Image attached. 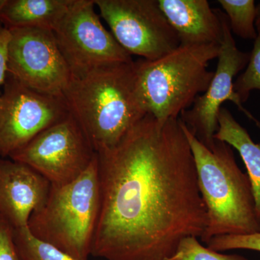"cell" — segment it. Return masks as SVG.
Instances as JSON below:
<instances>
[{
    "label": "cell",
    "instance_id": "obj_13",
    "mask_svg": "<svg viewBox=\"0 0 260 260\" xmlns=\"http://www.w3.org/2000/svg\"><path fill=\"white\" fill-rule=\"evenodd\" d=\"M158 3L177 32L180 45H220L223 39L221 21L207 0H158Z\"/></svg>",
    "mask_w": 260,
    "mask_h": 260
},
{
    "label": "cell",
    "instance_id": "obj_21",
    "mask_svg": "<svg viewBox=\"0 0 260 260\" xmlns=\"http://www.w3.org/2000/svg\"><path fill=\"white\" fill-rule=\"evenodd\" d=\"M0 260H20L13 237V228L0 218Z\"/></svg>",
    "mask_w": 260,
    "mask_h": 260
},
{
    "label": "cell",
    "instance_id": "obj_7",
    "mask_svg": "<svg viewBox=\"0 0 260 260\" xmlns=\"http://www.w3.org/2000/svg\"><path fill=\"white\" fill-rule=\"evenodd\" d=\"M101 16L130 55L153 61L180 46L158 0H94Z\"/></svg>",
    "mask_w": 260,
    "mask_h": 260
},
{
    "label": "cell",
    "instance_id": "obj_16",
    "mask_svg": "<svg viewBox=\"0 0 260 260\" xmlns=\"http://www.w3.org/2000/svg\"><path fill=\"white\" fill-rule=\"evenodd\" d=\"M225 11L232 34L246 40L255 41L256 5L254 0H218Z\"/></svg>",
    "mask_w": 260,
    "mask_h": 260
},
{
    "label": "cell",
    "instance_id": "obj_14",
    "mask_svg": "<svg viewBox=\"0 0 260 260\" xmlns=\"http://www.w3.org/2000/svg\"><path fill=\"white\" fill-rule=\"evenodd\" d=\"M74 0H8L0 22L8 29L35 28L54 30Z\"/></svg>",
    "mask_w": 260,
    "mask_h": 260
},
{
    "label": "cell",
    "instance_id": "obj_4",
    "mask_svg": "<svg viewBox=\"0 0 260 260\" xmlns=\"http://www.w3.org/2000/svg\"><path fill=\"white\" fill-rule=\"evenodd\" d=\"M101 205L97 154L74 181L51 184L45 203L34 211L28 227L32 235L78 260H88Z\"/></svg>",
    "mask_w": 260,
    "mask_h": 260
},
{
    "label": "cell",
    "instance_id": "obj_1",
    "mask_svg": "<svg viewBox=\"0 0 260 260\" xmlns=\"http://www.w3.org/2000/svg\"><path fill=\"white\" fill-rule=\"evenodd\" d=\"M101 205L91 255L169 260L208 224L192 152L180 118L148 114L116 145L96 152Z\"/></svg>",
    "mask_w": 260,
    "mask_h": 260
},
{
    "label": "cell",
    "instance_id": "obj_3",
    "mask_svg": "<svg viewBox=\"0 0 260 260\" xmlns=\"http://www.w3.org/2000/svg\"><path fill=\"white\" fill-rule=\"evenodd\" d=\"M182 127L194 157L208 215L200 240L207 244L218 236L259 233L250 181L238 166L232 147L215 139L213 146L208 148L183 122Z\"/></svg>",
    "mask_w": 260,
    "mask_h": 260
},
{
    "label": "cell",
    "instance_id": "obj_18",
    "mask_svg": "<svg viewBox=\"0 0 260 260\" xmlns=\"http://www.w3.org/2000/svg\"><path fill=\"white\" fill-rule=\"evenodd\" d=\"M169 260H249L239 254H222L202 245L198 237H187L181 240L177 251Z\"/></svg>",
    "mask_w": 260,
    "mask_h": 260
},
{
    "label": "cell",
    "instance_id": "obj_8",
    "mask_svg": "<svg viewBox=\"0 0 260 260\" xmlns=\"http://www.w3.org/2000/svg\"><path fill=\"white\" fill-rule=\"evenodd\" d=\"M70 114L64 96L36 91L8 74L0 94V157L9 158Z\"/></svg>",
    "mask_w": 260,
    "mask_h": 260
},
{
    "label": "cell",
    "instance_id": "obj_12",
    "mask_svg": "<svg viewBox=\"0 0 260 260\" xmlns=\"http://www.w3.org/2000/svg\"><path fill=\"white\" fill-rule=\"evenodd\" d=\"M51 183L32 168L0 157V218L13 229L28 226L34 211L45 203Z\"/></svg>",
    "mask_w": 260,
    "mask_h": 260
},
{
    "label": "cell",
    "instance_id": "obj_19",
    "mask_svg": "<svg viewBox=\"0 0 260 260\" xmlns=\"http://www.w3.org/2000/svg\"><path fill=\"white\" fill-rule=\"evenodd\" d=\"M234 88L242 104L249 99L252 90H260V39L254 41L249 63L234 82Z\"/></svg>",
    "mask_w": 260,
    "mask_h": 260
},
{
    "label": "cell",
    "instance_id": "obj_24",
    "mask_svg": "<svg viewBox=\"0 0 260 260\" xmlns=\"http://www.w3.org/2000/svg\"><path fill=\"white\" fill-rule=\"evenodd\" d=\"M7 1H8V0H0V12L2 11L5 5H6Z\"/></svg>",
    "mask_w": 260,
    "mask_h": 260
},
{
    "label": "cell",
    "instance_id": "obj_10",
    "mask_svg": "<svg viewBox=\"0 0 260 260\" xmlns=\"http://www.w3.org/2000/svg\"><path fill=\"white\" fill-rule=\"evenodd\" d=\"M216 10L223 27L216 70L208 90L197 98L192 106L181 113L179 117L191 133L209 148L215 141L218 113L222 104L227 101L234 103L239 111L260 128V121L244 107L234 88V78L245 69L250 54L238 49L226 15Z\"/></svg>",
    "mask_w": 260,
    "mask_h": 260
},
{
    "label": "cell",
    "instance_id": "obj_6",
    "mask_svg": "<svg viewBox=\"0 0 260 260\" xmlns=\"http://www.w3.org/2000/svg\"><path fill=\"white\" fill-rule=\"evenodd\" d=\"M95 8L94 0H74L54 30L72 78L107 65L133 61L104 26Z\"/></svg>",
    "mask_w": 260,
    "mask_h": 260
},
{
    "label": "cell",
    "instance_id": "obj_11",
    "mask_svg": "<svg viewBox=\"0 0 260 260\" xmlns=\"http://www.w3.org/2000/svg\"><path fill=\"white\" fill-rule=\"evenodd\" d=\"M8 74L28 88L63 96L72 80L52 30L10 29Z\"/></svg>",
    "mask_w": 260,
    "mask_h": 260
},
{
    "label": "cell",
    "instance_id": "obj_5",
    "mask_svg": "<svg viewBox=\"0 0 260 260\" xmlns=\"http://www.w3.org/2000/svg\"><path fill=\"white\" fill-rule=\"evenodd\" d=\"M220 45H180L155 60H138V80L148 114L160 122L178 119L204 93L213 79L208 65Z\"/></svg>",
    "mask_w": 260,
    "mask_h": 260
},
{
    "label": "cell",
    "instance_id": "obj_23",
    "mask_svg": "<svg viewBox=\"0 0 260 260\" xmlns=\"http://www.w3.org/2000/svg\"><path fill=\"white\" fill-rule=\"evenodd\" d=\"M255 28L257 32L256 39H260V2L257 5H256Z\"/></svg>",
    "mask_w": 260,
    "mask_h": 260
},
{
    "label": "cell",
    "instance_id": "obj_22",
    "mask_svg": "<svg viewBox=\"0 0 260 260\" xmlns=\"http://www.w3.org/2000/svg\"><path fill=\"white\" fill-rule=\"evenodd\" d=\"M10 39V30L0 22V88L4 85L8 75V53Z\"/></svg>",
    "mask_w": 260,
    "mask_h": 260
},
{
    "label": "cell",
    "instance_id": "obj_9",
    "mask_svg": "<svg viewBox=\"0 0 260 260\" xmlns=\"http://www.w3.org/2000/svg\"><path fill=\"white\" fill-rule=\"evenodd\" d=\"M95 155L79 123L70 114L9 158L32 168L51 184L61 185L79 177Z\"/></svg>",
    "mask_w": 260,
    "mask_h": 260
},
{
    "label": "cell",
    "instance_id": "obj_17",
    "mask_svg": "<svg viewBox=\"0 0 260 260\" xmlns=\"http://www.w3.org/2000/svg\"><path fill=\"white\" fill-rule=\"evenodd\" d=\"M13 237L20 260H78L38 239L28 226L13 229Z\"/></svg>",
    "mask_w": 260,
    "mask_h": 260
},
{
    "label": "cell",
    "instance_id": "obj_15",
    "mask_svg": "<svg viewBox=\"0 0 260 260\" xmlns=\"http://www.w3.org/2000/svg\"><path fill=\"white\" fill-rule=\"evenodd\" d=\"M218 124L215 139L235 148L245 165L252 189L256 217L260 222V143L252 140L247 130L236 120L226 108L220 109Z\"/></svg>",
    "mask_w": 260,
    "mask_h": 260
},
{
    "label": "cell",
    "instance_id": "obj_2",
    "mask_svg": "<svg viewBox=\"0 0 260 260\" xmlns=\"http://www.w3.org/2000/svg\"><path fill=\"white\" fill-rule=\"evenodd\" d=\"M63 96L95 152L116 145L148 114L134 61L72 78Z\"/></svg>",
    "mask_w": 260,
    "mask_h": 260
},
{
    "label": "cell",
    "instance_id": "obj_20",
    "mask_svg": "<svg viewBox=\"0 0 260 260\" xmlns=\"http://www.w3.org/2000/svg\"><path fill=\"white\" fill-rule=\"evenodd\" d=\"M212 250L219 251L246 249L259 251L260 232L249 235H223L213 237L206 244Z\"/></svg>",
    "mask_w": 260,
    "mask_h": 260
}]
</instances>
